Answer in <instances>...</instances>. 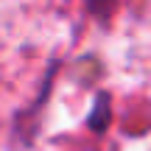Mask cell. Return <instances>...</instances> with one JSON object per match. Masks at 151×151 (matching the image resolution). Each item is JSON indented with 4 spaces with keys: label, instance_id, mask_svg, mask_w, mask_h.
I'll use <instances>...</instances> for the list:
<instances>
[]
</instances>
